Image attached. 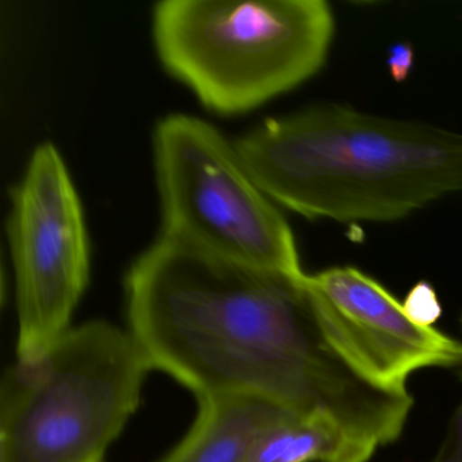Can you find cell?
<instances>
[{
	"mask_svg": "<svg viewBox=\"0 0 462 462\" xmlns=\"http://www.w3.org/2000/svg\"><path fill=\"white\" fill-rule=\"evenodd\" d=\"M305 277L229 261L162 235L126 274L129 331L152 369L199 402L259 397L326 419L374 450L394 442L412 396L373 380L346 354Z\"/></svg>",
	"mask_w": 462,
	"mask_h": 462,
	"instance_id": "1",
	"label": "cell"
},
{
	"mask_svg": "<svg viewBox=\"0 0 462 462\" xmlns=\"http://www.w3.org/2000/svg\"><path fill=\"white\" fill-rule=\"evenodd\" d=\"M259 188L307 218L392 223L462 191V134L326 104L235 140Z\"/></svg>",
	"mask_w": 462,
	"mask_h": 462,
	"instance_id": "2",
	"label": "cell"
},
{
	"mask_svg": "<svg viewBox=\"0 0 462 462\" xmlns=\"http://www.w3.org/2000/svg\"><path fill=\"white\" fill-rule=\"evenodd\" d=\"M152 33L164 69L204 106L239 115L323 69L335 17L324 0H163Z\"/></svg>",
	"mask_w": 462,
	"mask_h": 462,
	"instance_id": "3",
	"label": "cell"
},
{
	"mask_svg": "<svg viewBox=\"0 0 462 462\" xmlns=\"http://www.w3.org/2000/svg\"><path fill=\"white\" fill-rule=\"evenodd\" d=\"M151 370L129 329L102 320L71 327L42 359L5 374L0 462H102Z\"/></svg>",
	"mask_w": 462,
	"mask_h": 462,
	"instance_id": "4",
	"label": "cell"
},
{
	"mask_svg": "<svg viewBox=\"0 0 462 462\" xmlns=\"http://www.w3.org/2000/svg\"><path fill=\"white\" fill-rule=\"evenodd\" d=\"M153 161L162 235L239 263L304 273L288 221L215 126L189 115L162 118Z\"/></svg>",
	"mask_w": 462,
	"mask_h": 462,
	"instance_id": "5",
	"label": "cell"
},
{
	"mask_svg": "<svg viewBox=\"0 0 462 462\" xmlns=\"http://www.w3.org/2000/svg\"><path fill=\"white\" fill-rule=\"evenodd\" d=\"M7 234L15 272L18 362L32 365L71 328L90 273L82 204L51 143L32 153L12 194Z\"/></svg>",
	"mask_w": 462,
	"mask_h": 462,
	"instance_id": "6",
	"label": "cell"
},
{
	"mask_svg": "<svg viewBox=\"0 0 462 462\" xmlns=\"http://www.w3.org/2000/svg\"><path fill=\"white\" fill-rule=\"evenodd\" d=\"M305 281L332 337L377 383L407 388L416 370L462 361L461 342L411 320L402 302L361 270L331 267Z\"/></svg>",
	"mask_w": 462,
	"mask_h": 462,
	"instance_id": "7",
	"label": "cell"
},
{
	"mask_svg": "<svg viewBox=\"0 0 462 462\" xmlns=\"http://www.w3.org/2000/svg\"><path fill=\"white\" fill-rule=\"evenodd\" d=\"M199 405L190 431L162 462H245L256 439L289 413L259 397H216Z\"/></svg>",
	"mask_w": 462,
	"mask_h": 462,
	"instance_id": "8",
	"label": "cell"
},
{
	"mask_svg": "<svg viewBox=\"0 0 462 462\" xmlns=\"http://www.w3.org/2000/svg\"><path fill=\"white\" fill-rule=\"evenodd\" d=\"M402 304L411 320L415 321L419 326L432 327V324L442 315V307L438 300L437 291L432 288L431 283L426 281L416 283L408 291Z\"/></svg>",
	"mask_w": 462,
	"mask_h": 462,
	"instance_id": "9",
	"label": "cell"
},
{
	"mask_svg": "<svg viewBox=\"0 0 462 462\" xmlns=\"http://www.w3.org/2000/svg\"><path fill=\"white\" fill-rule=\"evenodd\" d=\"M456 367L462 378V361ZM431 462H462V402L454 412L448 434Z\"/></svg>",
	"mask_w": 462,
	"mask_h": 462,
	"instance_id": "10",
	"label": "cell"
},
{
	"mask_svg": "<svg viewBox=\"0 0 462 462\" xmlns=\"http://www.w3.org/2000/svg\"><path fill=\"white\" fill-rule=\"evenodd\" d=\"M413 64H415V51L412 45L408 42H397L389 48L386 66L394 82H405L412 71Z\"/></svg>",
	"mask_w": 462,
	"mask_h": 462,
	"instance_id": "11",
	"label": "cell"
}]
</instances>
